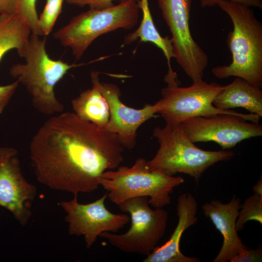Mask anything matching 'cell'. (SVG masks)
<instances>
[{
    "label": "cell",
    "mask_w": 262,
    "mask_h": 262,
    "mask_svg": "<svg viewBox=\"0 0 262 262\" xmlns=\"http://www.w3.org/2000/svg\"><path fill=\"white\" fill-rule=\"evenodd\" d=\"M36 0H16V13L27 22L31 29L32 33L41 36L38 26Z\"/></svg>",
    "instance_id": "22"
},
{
    "label": "cell",
    "mask_w": 262,
    "mask_h": 262,
    "mask_svg": "<svg viewBox=\"0 0 262 262\" xmlns=\"http://www.w3.org/2000/svg\"><path fill=\"white\" fill-rule=\"evenodd\" d=\"M262 251L260 247L256 249L246 248L241 254L235 257L231 262H262Z\"/></svg>",
    "instance_id": "25"
},
{
    "label": "cell",
    "mask_w": 262,
    "mask_h": 262,
    "mask_svg": "<svg viewBox=\"0 0 262 262\" xmlns=\"http://www.w3.org/2000/svg\"><path fill=\"white\" fill-rule=\"evenodd\" d=\"M64 0H47L38 19V26L41 36L46 37L51 32L62 11Z\"/></svg>",
    "instance_id": "21"
},
{
    "label": "cell",
    "mask_w": 262,
    "mask_h": 262,
    "mask_svg": "<svg viewBox=\"0 0 262 262\" xmlns=\"http://www.w3.org/2000/svg\"><path fill=\"white\" fill-rule=\"evenodd\" d=\"M19 84L18 81L16 80L10 84L0 85V115L9 102Z\"/></svg>",
    "instance_id": "23"
},
{
    "label": "cell",
    "mask_w": 262,
    "mask_h": 262,
    "mask_svg": "<svg viewBox=\"0 0 262 262\" xmlns=\"http://www.w3.org/2000/svg\"><path fill=\"white\" fill-rule=\"evenodd\" d=\"M114 0H66L69 4L79 7L88 6L90 9H103L114 5Z\"/></svg>",
    "instance_id": "24"
},
{
    "label": "cell",
    "mask_w": 262,
    "mask_h": 262,
    "mask_svg": "<svg viewBox=\"0 0 262 262\" xmlns=\"http://www.w3.org/2000/svg\"><path fill=\"white\" fill-rule=\"evenodd\" d=\"M197 203L191 194L182 193L178 198L177 225L169 239L163 245L157 246L143 261V262H198L195 257H188L180 249V238L183 232L197 221Z\"/></svg>",
    "instance_id": "15"
},
{
    "label": "cell",
    "mask_w": 262,
    "mask_h": 262,
    "mask_svg": "<svg viewBox=\"0 0 262 262\" xmlns=\"http://www.w3.org/2000/svg\"><path fill=\"white\" fill-rule=\"evenodd\" d=\"M254 193L262 196V175L257 182L253 186Z\"/></svg>",
    "instance_id": "28"
},
{
    "label": "cell",
    "mask_w": 262,
    "mask_h": 262,
    "mask_svg": "<svg viewBox=\"0 0 262 262\" xmlns=\"http://www.w3.org/2000/svg\"><path fill=\"white\" fill-rule=\"evenodd\" d=\"M183 182L181 176L150 170L147 161L139 158L130 167L119 166L116 170L105 171L99 184L107 191L109 199L117 205L130 198L147 196L149 204L156 208L169 204L170 194Z\"/></svg>",
    "instance_id": "5"
},
{
    "label": "cell",
    "mask_w": 262,
    "mask_h": 262,
    "mask_svg": "<svg viewBox=\"0 0 262 262\" xmlns=\"http://www.w3.org/2000/svg\"><path fill=\"white\" fill-rule=\"evenodd\" d=\"M224 86L203 80L182 87L178 83L168 84L162 89V98L154 104L166 123L177 124L197 116H209L228 114L248 117L254 123H259L260 117L254 114H242L231 110H223L213 104L215 97Z\"/></svg>",
    "instance_id": "8"
},
{
    "label": "cell",
    "mask_w": 262,
    "mask_h": 262,
    "mask_svg": "<svg viewBox=\"0 0 262 262\" xmlns=\"http://www.w3.org/2000/svg\"><path fill=\"white\" fill-rule=\"evenodd\" d=\"M82 92L71 101L72 109L81 119L105 129L110 118L108 103L97 85Z\"/></svg>",
    "instance_id": "19"
},
{
    "label": "cell",
    "mask_w": 262,
    "mask_h": 262,
    "mask_svg": "<svg viewBox=\"0 0 262 262\" xmlns=\"http://www.w3.org/2000/svg\"><path fill=\"white\" fill-rule=\"evenodd\" d=\"M124 148L116 134L73 112H62L33 135L30 157L40 183L78 196L98 188L102 174L123 161Z\"/></svg>",
    "instance_id": "1"
},
{
    "label": "cell",
    "mask_w": 262,
    "mask_h": 262,
    "mask_svg": "<svg viewBox=\"0 0 262 262\" xmlns=\"http://www.w3.org/2000/svg\"><path fill=\"white\" fill-rule=\"evenodd\" d=\"M31 33L29 24L17 13L0 16V62L8 51L13 49L23 58Z\"/></svg>",
    "instance_id": "18"
},
{
    "label": "cell",
    "mask_w": 262,
    "mask_h": 262,
    "mask_svg": "<svg viewBox=\"0 0 262 262\" xmlns=\"http://www.w3.org/2000/svg\"><path fill=\"white\" fill-rule=\"evenodd\" d=\"M138 0H122L103 9H89L73 17L53 36L70 49L76 60L82 58L91 43L102 34L119 29L130 30L137 25L140 9Z\"/></svg>",
    "instance_id": "6"
},
{
    "label": "cell",
    "mask_w": 262,
    "mask_h": 262,
    "mask_svg": "<svg viewBox=\"0 0 262 262\" xmlns=\"http://www.w3.org/2000/svg\"><path fill=\"white\" fill-rule=\"evenodd\" d=\"M217 108L228 110L243 108L250 114L262 116V91L260 87L241 78L236 77L230 83L224 86L213 100Z\"/></svg>",
    "instance_id": "16"
},
{
    "label": "cell",
    "mask_w": 262,
    "mask_h": 262,
    "mask_svg": "<svg viewBox=\"0 0 262 262\" xmlns=\"http://www.w3.org/2000/svg\"><path fill=\"white\" fill-rule=\"evenodd\" d=\"M217 5L230 17L233 30L228 35L231 55L229 65L213 67L212 74L219 79L241 78L262 87V24L250 7L228 0Z\"/></svg>",
    "instance_id": "2"
},
{
    "label": "cell",
    "mask_w": 262,
    "mask_h": 262,
    "mask_svg": "<svg viewBox=\"0 0 262 262\" xmlns=\"http://www.w3.org/2000/svg\"><path fill=\"white\" fill-rule=\"evenodd\" d=\"M99 73L92 71L91 82L95 83L105 98L110 111V118L105 129L116 134L125 148L132 149L136 142L138 128L157 114L154 104H146L141 109L125 105L120 99V91L115 84L100 81Z\"/></svg>",
    "instance_id": "13"
},
{
    "label": "cell",
    "mask_w": 262,
    "mask_h": 262,
    "mask_svg": "<svg viewBox=\"0 0 262 262\" xmlns=\"http://www.w3.org/2000/svg\"><path fill=\"white\" fill-rule=\"evenodd\" d=\"M240 205V199L234 196L226 204L213 199L202 206L204 214L212 221L223 238L220 250L213 262H231L247 248L239 237L235 226Z\"/></svg>",
    "instance_id": "14"
},
{
    "label": "cell",
    "mask_w": 262,
    "mask_h": 262,
    "mask_svg": "<svg viewBox=\"0 0 262 262\" xmlns=\"http://www.w3.org/2000/svg\"><path fill=\"white\" fill-rule=\"evenodd\" d=\"M153 136L159 148L155 156L147 161L151 170L174 176L184 173L194 178L198 184L203 173L220 161L230 160L234 153L230 150L208 151L201 149L185 133L181 123H166L163 128L155 127Z\"/></svg>",
    "instance_id": "4"
},
{
    "label": "cell",
    "mask_w": 262,
    "mask_h": 262,
    "mask_svg": "<svg viewBox=\"0 0 262 262\" xmlns=\"http://www.w3.org/2000/svg\"><path fill=\"white\" fill-rule=\"evenodd\" d=\"M223 0H200V5L203 8L214 6ZM249 7H254L262 9V0H228Z\"/></svg>",
    "instance_id": "26"
},
{
    "label": "cell",
    "mask_w": 262,
    "mask_h": 262,
    "mask_svg": "<svg viewBox=\"0 0 262 262\" xmlns=\"http://www.w3.org/2000/svg\"><path fill=\"white\" fill-rule=\"evenodd\" d=\"M36 192V186L22 172L18 151L13 147H0V206L25 226L32 215Z\"/></svg>",
    "instance_id": "12"
},
{
    "label": "cell",
    "mask_w": 262,
    "mask_h": 262,
    "mask_svg": "<svg viewBox=\"0 0 262 262\" xmlns=\"http://www.w3.org/2000/svg\"><path fill=\"white\" fill-rule=\"evenodd\" d=\"M138 7L142 11V18L139 26L135 31L126 35L124 44H130L138 39L141 42H151L160 49L164 53L168 66V74L175 73L171 65V59L174 58L173 47L171 38L163 37L156 29L154 24L148 0H138Z\"/></svg>",
    "instance_id": "17"
},
{
    "label": "cell",
    "mask_w": 262,
    "mask_h": 262,
    "mask_svg": "<svg viewBox=\"0 0 262 262\" xmlns=\"http://www.w3.org/2000/svg\"><path fill=\"white\" fill-rule=\"evenodd\" d=\"M16 13V0H0V16Z\"/></svg>",
    "instance_id": "27"
},
{
    "label": "cell",
    "mask_w": 262,
    "mask_h": 262,
    "mask_svg": "<svg viewBox=\"0 0 262 262\" xmlns=\"http://www.w3.org/2000/svg\"><path fill=\"white\" fill-rule=\"evenodd\" d=\"M240 208L235 224L237 231L243 229L245 224L250 220L262 224V196L254 193L244 201Z\"/></svg>",
    "instance_id": "20"
},
{
    "label": "cell",
    "mask_w": 262,
    "mask_h": 262,
    "mask_svg": "<svg viewBox=\"0 0 262 262\" xmlns=\"http://www.w3.org/2000/svg\"><path fill=\"white\" fill-rule=\"evenodd\" d=\"M157 2L172 34L174 58L193 83L203 80L208 57L191 34L192 0H157Z\"/></svg>",
    "instance_id": "9"
},
{
    "label": "cell",
    "mask_w": 262,
    "mask_h": 262,
    "mask_svg": "<svg viewBox=\"0 0 262 262\" xmlns=\"http://www.w3.org/2000/svg\"><path fill=\"white\" fill-rule=\"evenodd\" d=\"M117 206L130 214V229L123 234L104 232L99 237L124 252L147 256L165 234L168 213L162 208L152 209L147 196L130 198Z\"/></svg>",
    "instance_id": "7"
},
{
    "label": "cell",
    "mask_w": 262,
    "mask_h": 262,
    "mask_svg": "<svg viewBox=\"0 0 262 262\" xmlns=\"http://www.w3.org/2000/svg\"><path fill=\"white\" fill-rule=\"evenodd\" d=\"M31 33L23 57L24 63L13 65L10 74L30 96L34 108L45 115L63 112L64 105L57 98L54 87L72 68L79 65L51 59L46 50V38Z\"/></svg>",
    "instance_id": "3"
},
{
    "label": "cell",
    "mask_w": 262,
    "mask_h": 262,
    "mask_svg": "<svg viewBox=\"0 0 262 262\" xmlns=\"http://www.w3.org/2000/svg\"><path fill=\"white\" fill-rule=\"evenodd\" d=\"M184 131L194 143L213 141L222 149L233 147L241 141L262 135V126L251 118L219 114L197 116L181 122Z\"/></svg>",
    "instance_id": "10"
},
{
    "label": "cell",
    "mask_w": 262,
    "mask_h": 262,
    "mask_svg": "<svg viewBox=\"0 0 262 262\" xmlns=\"http://www.w3.org/2000/svg\"><path fill=\"white\" fill-rule=\"evenodd\" d=\"M107 193L87 204L78 202L77 196L69 201L60 202L66 213L69 234L83 236L86 247L90 248L101 233H116L130 221L126 214L114 213L106 207Z\"/></svg>",
    "instance_id": "11"
}]
</instances>
